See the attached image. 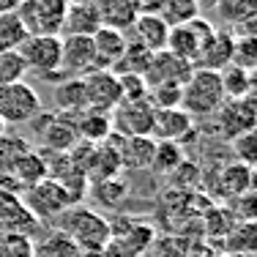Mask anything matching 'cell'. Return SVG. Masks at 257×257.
I'll return each instance as SVG.
<instances>
[{
    "label": "cell",
    "instance_id": "f1b7e54d",
    "mask_svg": "<svg viewBox=\"0 0 257 257\" xmlns=\"http://www.w3.org/2000/svg\"><path fill=\"white\" fill-rule=\"evenodd\" d=\"M183 164V151L178 143H156L154 159H151V170L156 175H173Z\"/></svg>",
    "mask_w": 257,
    "mask_h": 257
},
{
    "label": "cell",
    "instance_id": "60d3db41",
    "mask_svg": "<svg viewBox=\"0 0 257 257\" xmlns=\"http://www.w3.org/2000/svg\"><path fill=\"white\" fill-rule=\"evenodd\" d=\"M232 148H235L238 162L246 164V167H252V164H254V156H257V134L249 132V134H241V137H235Z\"/></svg>",
    "mask_w": 257,
    "mask_h": 257
},
{
    "label": "cell",
    "instance_id": "ac0fdd59",
    "mask_svg": "<svg viewBox=\"0 0 257 257\" xmlns=\"http://www.w3.org/2000/svg\"><path fill=\"white\" fill-rule=\"evenodd\" d=\"M232 44H235V33H232V30H216V33L211 36V41L205 44L203 55L197 58L194 69L219 74L222 69H227L232 63Z\"/></svg>",
    "mask_w": 257,
    "mask_h": 257
},
{
    "label": "cell",
    "instance_id": "8d00e7d4",
    "mask_svg": "<svg viewBox=\"0 0 257 257\" xmlns=\"http://www.w3.org/2000/svg\"><path fill=\"white\" fill-rule=\"evenodd\" d=\"M232 66L249 71L252 74L257 66V39L254 36H235V44H232Z\"/></svg>",
    "mask_w": 257,
    "mask_h": 257
},
{
    "label": "cell",
    "instance_id": "bcb514c9",
    "mask_svg": "<svg viewBox=\"0 0 257 257\" xmlns=\"http://www.w3.org/2000/svg\"><path fill=\"white\" fill-rule=\"evenodd\" d=\"M66 6H82V3H90V0H63Z\"/></svg>",
    "mask_w": 257,
    "mask_h": 257
},
{
    "label": "cell",
    "instance_id": "277c9868",
    "mask_svg": "<svg viewBox=\"0 0 257 257\" xmlns=\"http://www.w3.org/2000/svg\"><path fill=\"white\" fill-rule=\"evenodd\" d=\"M213 33H216V28H213L211 22L203 20V17H194V20L183 22V25L170 28L167 52H173L175 58H181V60H186V63L194 66Z\"/></svg>",
    "mask_w": 257,
    "mask_h": 257
},
{
    "label": "cell",
    "instance_id": "4316f807",
    "mask_svg": "<svg viewBox=\"0 0 257 257\" xmlns=\"http://www.w3.org/2000/svg\"><path fill=\"white\" fill-rule=\"evenodd\" d=\"M219 82H222V90H224V101H232V99H243L254 90V82H252V74L238 66H227V69L219 71Z\"/></svg>",
    "mask_w": 257,
    "mask_h": 257
},
{
    "label": "cell",
    "instance_id": "9c48e42d",
    "mask_svg": "<svg viewBox=\"0 0 257 257\" xmlns=\"http://www.w3.org/2000/svg\"><path fill=\"white\" fill-rule=\"evenodd\" d=\"M154 104L143 101H120L112 109V128L120 137H151L154 132Z\"/></svg>",
    "mask_w": 257,
    "mask_h": 257
},
{
    "label": "cell",
    "instance_id": "d6986e66",
    "mask_svg": "<svg viewBox=\"0 0 257 257\" xmlns=\"http://www.w3.org/2000/svg\"><path fill=\"white\" fill-rule=\"evenodd\" d=\"M115 148H118L120 164L128 170H145L151 167V159H154V148L156 140L154 137H120L112 132Z\"/></svg>",
    "mask_w": 257,
    "mask_h": 257
},
{
    "label": "cell",
    "instance_id": "4fadbf2b",
    "mask_svg": "<svg viewBox=\"0 0 257 257\" xmlns=\"http://www.w3.org/2000/svg\"><path fill=\"white\" fill-rule=\"evenodd\" d=\"M194 66L186 63V60L175 58L173 52H156L154 58H151L148 69H145V85L148 88H156V85H186L189 77H192Z\"/></svg>",
    "mask_w": 257,
    "mask_h": 257
},
{
    "label": "cell",
    "instance_id": "7a4b0ae2",
    "mask_svg": "<svg viewBox=\"0 0 257 257\" xmlns=\"http://www.w3.org/2000/svg\"><path fill=\"white\" fill-rule=\"evenodd\" d=\"M222 104H224V90H222V82H219V74L194 69L192 77H189V82L183 85L181 109L194 118V115L219 112Z\"/></svg>",
    "mask_w": 257,
    "mask_h": 257
},
{
    "label": "cell",
    "instance_id": "83f0119b",
    "mask_svg": "<svg viewBox=\"0 0 257 257\" xmlns=\"http://www.w3.org/2000/svg\"><path fill=\"white\" fill-rule=\"evenodd\" d=\"M216 11H219V20H222L224 25L243 28L246 22H254L257 0H219Z\"/></svg>",
    "mask_w": 257,
    "mask_h": 257
},
{
    "label": "cell",
    "instance_id": "4dcf8cb0",
    "mask_svg": "<svg viewBox=\"0 0 257 257\" xmlns=\"http://www.w3.org/2000/svg\"><path fill=\"white\" fill-rule=\"evenodd\" d=\"M28 39V30L22 28L20 17L14 14H0V52H11L20 50Z\"/></svg>",
    "mask_w": 257,
    "mask_h": 257
},
{
    "label": "cell",
    "instance_id": "b9f144b4",
    "mask_svg": "<svg viewBox=\"0 0 257 257\" xmlns=\"http://www.w3.org/2000/svg\"><path fill=\"white\" fill-rule=\"evenodd\" d=\"M137 14H159L162 9V0H132Z\"/></svg>",
    "mask_w": 257,
    "mask_h": 257
},
{
    "label": "cell",
    "instance_id": "ffe728a7",
    "mask_svg": "<svg viewBox=\"0 0 257 257\" xmlns=\"http://www.w3.org/2000/svg\"><path fill=\"white\" fill-rule=\"evenodd\" d=\"M77 126V137L79 143L88 145H101L112 137V115L109 112H99V109H82V112L74 118Z\"/></svg>",
    "mask_w": 257,
    "mask_h": 257
},
{
    "label": "cell",
    "instance_id": "ba28073f",
    "mask_svg": "<svg viewBox=\"0 0 257 257\" xmlns=\"http://www.w3.org/2000/svg\"><path fill=\"white\" fill-rule=\"evenodd\" d=\"M22 203L28 205V211L33 213L39 222H41V219H58L66 208L74 205L69 194H66L63 189H60L55 181H50V178H44L41 183L25 189V192H22Z\"/></svg>",
    "mask_w": 257,
    "mask_h": 257
},
{
    "label": "cell",
    "instance_id": "e0dca14e",
    "mask_svg": "<svg viewBox=\"0 0 257 257\" xmlns=\"http://www.w3.org/2000/svg\"><path fill=\"white\" fill-rule=\"evenodd\" d=\"M126 33L112 28H99L93 33V52H96V71H112L126 52Z\"/></svg>",
    "mask_w": 257,
    "mask_h": 257
},
{
    "label": "cell",
    "instance_id": "836d02e7",
    "mask_svg": "<svg viewBox=\"0 0 257 257\" xmlns=\"http://www.w3.org/2000/svg\"><path fill=\"white\" fill-rule=\"evenodd\" d=\"M30 151V143L25 137H17V134H0V173L9 175L14 162L22 154Z\"/></svg>",
    "mask_w": 257,
    "mask_h": 257
},
{
    "label": "cell",
    "instance_id": "d6a6232c",
    "mask_svg": "<svg viewBox=\"0 0 257 257\" xmlns=\"http://www.w3.org/2000/svg\"><path fill=\"white\" fill-rule=\"evenodd\" d=\"M192 243L178 235H156L143 257H186Z\"/></svg>",
    "mask_w": 257,
    "mask_h": 257
},
{
    "label": "cell",
    "instance_id": "7dc6e473",
    "mask_svg": "<svg viewBox=\"0 0 257 257\" xmlns=\"http://www.w3.org/2000/svg\"><path fill=\"white\" fill-rule=\"evenodd\" d=\"M6 128H9V126H6V120L0 118V134H6Z\"/></svg>",
    "mask_w": 257,
    "mask_h": 257
},
{
    "label": "cell",
    "instance_id": "603a6c76",
    "mask_svg": "<svg viewBox=\"0 0 257 257\" xmlns=\"http://www.w3.org/2000/svg\"><path fill=\"white\" fill-rule=\"evenodd\" d=\"M101 28L99 14H96L93 3H82V6H66V17H63V30L66 36H88L93 39V33Z\"/></svg>",
    "mask_w": 257,
    "mask_h": 257
},
{
    "label": "cell",
    "instance_id": "f6af8a7d",
    "mask_svg": "<svg viewBox=\"0 0 257 257\" xmlns=\"http://www.w3.org/2000/svg\"><path fill=\"white\" fill-rule=\"evenodd\" d=\"M194 6H197V9H216L219 0H194Z\"/></svg>",
    "mask_w": 257,
    "mask_h": 257
},
{
    "label": "cell",
    "instance_id": "7bdbcfd3",
    "mask_svg": "<svg viewBox=\"0 0 257 257\" xmlns=\"http://www.w3.org/2000/svg\"><path fill=\"white\" fill-rule=\"evenodd\" d=\"M186 257H222V254L213 252L211 243H192V246H189V254H186Z\"/></svg>",
    "mask_w": 257,
    "mask_h": 257
},
{
    "label": "cell",
    "instance_id": "ab89813d",
    "mask_svg": "<svg viewBox=\"0 0 257 257\" xmlns=\"http://www.w3.org/2000/svg\"><path fill=\"white\" fill-rule=\"evenodd\" d=\"M118 85H120V99H123V101H143V99H148V85H145L143 74H120Z\"/></svg>",
    "mask_w": 257,
    "mask_h": 257
},
{
    "label": "cell",
    "instance_id": "5b68a950",
    "mask_svg": "<svg viewBox=\"0 0 257 257\" xmlns=\"http://www.w3.org/2000/svg\"><path fill=\"white\" fill-rule=\"evenodd\" d=\"M28 66V74H41L55 79L60 74V36H28L25 44L17 50Z\"/></svg>",
    "mask_w": 257,
    "mask_h": 257
},
{
    "label": "cell",
    "instance_id": "8992f818",
    "mask_svg": "<svg viewBox=\"0 0 257 257\" xmlns=\"http://www.w3.org/2000/svg\"><path fill=\"white\" fill-rule=\"evenodd\" d=\"M41 112V96L33 85H0V118L9 123H28Z\"/></svg>",
    "mask_w": 257,
    "mask_h": 257
},
{
    "label": "cell",
    "instance_id": "d4e9b609",
    "mask_svg": "<svg viewBox=\"0 0 257 257\" xmlns=\"http://www.w3.org/2000/svg\"><path fill=\"white\" fill-rule=\"evenodd\" d=\"M55 104H58V112L60 115H71L77 118L82 109H88L85 104V85L82 77H69L55 88Z\"/></svg>",
    "mask_w": 257,
    "mask_h": 257
},
{
    "label": "cell",
    "instance_id": "9a60e30c",
    "mask_svg": "<svg viewBox=\"0 0 257 257\" xmlns=\"http://www.w3.org/2000/svg\"><path fill=\"white\" fill-rule=\"evenodd\" d=\"M167 36H170V25L159 14H137V20L128 28L126 39L145 47L151 55H156V52L167 50Z\"/></svg>",
    "mask_w": 257,
    "mask_h": 257
},
{
    "label": "cell",
    "instance_id": "f35d334b",
    "mask_svg": "<svg viewBox=\"0 0 257 257\" xmlns=\"http://www.w3.org/2000/svg\"><path fill=\"white\" fill-rule=\"evenodd\" d=\"M181 99H183L181 85H156V88H148V101L154 104V109L181 107Z\"/></svg>",
    "mask_w": 257,
    "mask_h": 257
},
{
    "label": "cell",
    "instance_id": "7c38bea8",
    "mask_svg": "<svg viewBox=\"0 0 257 257\" xmlns=\"http://www.w3.org/2000/svg\"><path fill=\"white\" fill-rule=\"evenodd\" d=\"M39 224L41 222L22 203V194L0 192V235H6V232H20V235L33 238L39 232Z\"/></svg>",
    "mask_w": 257,
    "mask_h": 257
},
{
    "label": "cell",
    "instance_id": "8fae6325",
    "mask_svg": "<svg viewBox=\"0 0 257 257\" xmlns=\"http://www.w3.org/2000/svg\"><path fill=\"white\" fill-rule=\"evenodd\" d=\"M85 85V104L88 109H99V112H109L118 107L120 101V85L118 77L112 71H90L88 77H82Z\"/></svg>",
    "mask_w": 257,
    "mask_h": 257
},
{
    "label": "cell",
    "instance_id": "5bb4252c",
    "mask_svg": "<svg viewBox=\"0 0 257 257\" xmlns=\"http://www.w3.org/2000/svg\"><path fill=\"white\" fill-rule=\"evenodd\" d=\"M219 132L224 137H241V134L254 132V93L243 96V99L224 101L219 107Z\"/></svg>",
    "mask_w": 257,
    "mask_h": 257
},
{
    "label": "cell",
    "instance_id": "52a82bcc",
    "mask_svg": "<svg viewBox=\"0 0 257 257\" xmlns=\"http://www.w3.org/2000/svg\"><path fill=\"white\" fill-rule=\"evenodd\" d=\"M36 132L41 134L47 154H69L71 148L79 143L77 137V126L71 115H60V112H39L33 118Z\"/></svg>",
    "mask_w": 257,
    "mask_h": 257
},
{
    "label": "cell",
    "instance_id": "74e56055",
    "mask_svg": "<svg viewBox=\"0 0 257 257\" xmlns=\"http://www.w3.org/2000/svg\"><path fill=\"white\" fill-rule=\"evenodd\" d=\"M0 257H33V238L20 232L0 235Z\"/></svg>",
    "mask_w": 257,
    "mask_h": 257
},
{
    "label": "cell",
    "instance_id": "ee69618b",
    "mask_svg": "<svg viewBox=\"0 0 257 257\" xmlns=\"http://www.w3.org/2000/svg\"><path fill=\"white\" fill-rule=\"evenodd\" d=\"M22 0H0V14H14Z\"/></svg>",
    "mask_w": 257,
    "mask_h": 257
},
{
    "label": "cell",
    "instance_id": "e575fe53",
    "mask_svg": "<svg viewBox=\"0 0 257 257\" xmlns=\"http://www.w3.org/2000/svg\"><path fill=\"white\" fill-rule=\"evenodd\" d=\"M224 238H227V252L254 254V222H235Z\"/></svg>",
    "mask_w": 257,
    "mask_h": 257
},
{
    "label": "cell",
    "instance_id": "6da1fadb",
    "mask_svg": "<svg viewBox=\"0 0 257 257\" xmlns=\"http://www.w3.org/2000/svg\"><path fill=\"white\" fill-rule=\"evenodd\" d=\"M58 227L63 235H69L71 241L79 246L82 254H99L109 241V222L93 208H82V205H71L60 213Z\"/></svg>",
    "mask_w": 257,
    "mask_h": 257
},
{
    "label": "cell",
    "instance_id": "1f68e13d",
    "mask_svg": "<svg viewBox=\"0 0 257 257\" xmlns=\"http://www.w3.org/2000/svg\"><path fill=\"white\" fill-rule=\"evenodd\" d=\"M159 17H162L170 28H175V25H183V22L200 17V9L194 6V0H162Z\"/></svg>",
    "mask_w": 257,
    "mask_h": 257
},
{
    "label": "cell",
    "instance_id": "cb8c5ba5",
    "mask_svg": "<svg viewBox=\"0 0 257 257\" xmlns=\"http://www.w3.org/2000/svg\"><path fill=\"white\" fill-rule=\"evenodd\" d=\"M254 170L246 167L241 162H232L219 173V194L222 197H241V194H249L254 186Z\"/></svg>",
    "mask_w": 257,
    "mask_h": 257
},
{
    "label": "cell",
    "instance_id": "30bf717a",
    "mask_svg": "<svg viewBox=\"0 0 257 257\" xmlns=\"http://www.w3.org/2000/svg\"><path fill=\"white\" fill-rule=\"evenodd\" d=\"M96 71L93 39L88 36H63L60 39V74L88 77Z\"/></svg>",
    "mask_w": 257,
    "mask_h": 257
},
{
    "label": "cell",
    "instance_id": "484cf974",
    "mask_svg": "<svg viewBox=\"0 0 257 257\" xmlns=\"http://www.w3.org/2000/svg\"><path fill=\"white\" fill-rule=\"evenodd\" d=\"M33 257H82L79 246L60 230H50L44 238L33 241Z\"/></svg>",
    "mask_w": 257,
    "mask_h": 257
},
{
    "label": "cell",
    "instance_id": "2e32d148",
    "mask_svg": "<svg viewBox=\"0 0 257 257\" xmlns=\"http://www.w3.org/2000/svg\"><path fill=\"white\" fill-rule=\"evenodd\" d=\"M189 134H194L192 115H186L181 107L156 109L151 137H159V143H178V140H186Z\"/></svg>",
    "mask_w": 257,
    "mask_h": 257
},
{
    "label": "cell",
    "instance_id": "44dd1931",
    "mask_svg": "<svg viewBox=\"0 0 257 257\" xmlns=\"http://www.w3.org/2000/svg\"><path fill=\"white\" fill-rule=\"evenodd\" d=\"M99 14L101 28H112L120 33H128V28L137 20V9L132 0H90Z\"/></svg>",
    "mask_w": 257,
    "mask_h": 257
},
{
    "label": "cell",
    "instance_id": "3957f363",
    "mask_svg": "<svg viewBox=\"0 0 257 257\" xmlns=\"http://www.w3.org/2000/svg\"><path fill=\"white\" fill-rule=\"evenodd\" d=\"M17 17L28 36H60L66 3L63 0H22Z\"/></svg>",
    "mask_w": 257,
    "mask_h": 257
},
{
    "label": "cell",
    "instance_id": "d590c367",
    "mask_svg": "<svg viewBox=\"0 0 257 257\" xmlns=\"http://www.w3.org/2000/svg\"><path fill=\"white\" fill-rule=\"evenodd\" d=\"M28 77V66L22 60V55L17 50L11 52H0V85H17L25 82Z\"/></svg>",
    "mask_w": 257,
    "mask_h": 257
},
{
    "label": "cell",
    "instance_id": "7402d4cb",
    "mask_svg": "<svg viewBox=\"0 0 257 257\" xmlns=\"http://www.w3.org/2000/svg\"><path fill=\"white\" fill-rule=\"evenodd\" d=\"M9 175L14 178L17 186L25 192V189L36 186V183H41V181L47 178V156L30 148L28 154H22V156L14 162V167H11Z\"/></svg>",
    "mask_w": 257,
    "mask_h": 257
},
{
    "label": "cell",
    "instance_id": "f546056e",
    "mask_svg": "<svg viewBox=\"0 0 257 257\" xmlns=\"http://www.w3.org/2000/svg\"><path fill=\"white\" fill-rule=\"evenodd\" d=\"M128 183L120 178H107V181H93L90 183V194L96 197V203L107 205V208H118L120 200H126Z\"/></svg>",
    "mask_w": 257,
    "mask_h": 257
}]
</instances>
